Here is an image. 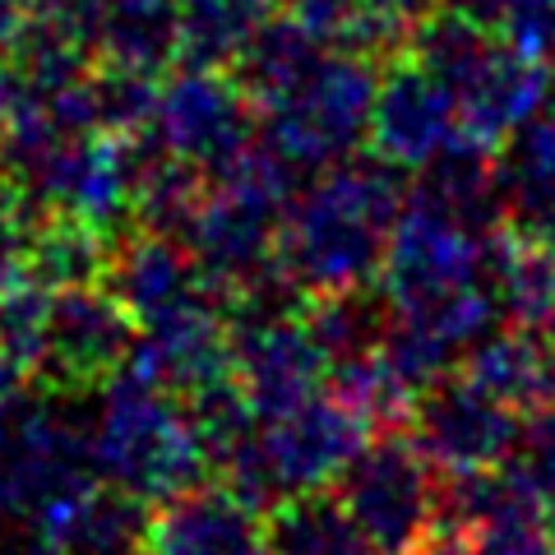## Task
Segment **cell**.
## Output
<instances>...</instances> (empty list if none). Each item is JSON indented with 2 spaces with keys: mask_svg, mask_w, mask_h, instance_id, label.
I'll list each match as a JSON object with an SVG mask.
<instances>
[{
  "mask_svg": "<svg viewBox=\"0 0 555 555\" xmlns=\"http://www.w3.org/2000/svg\"><path fill=\"white\" fill-rule=\"evenodd\" d=\"M403 171L385 153H352L338 167H324L315 185L292 195L273 259L306 292L366 283L385 269L389 232L412 195Z\"/></svg>",
  "mask_w": 555,
  "mask_h": 555,
  "instance_id": "6da1fadb",
  "label": "cell"
},
{
  "mask_svg": "<svg viewBox=\"0 0 555 555\" xmlns=\"http://www.w3.org/2000/svg\"><path fill=\"white\" fill-rule=\"evenodd\" d=\"M89 444L98 477L149 500V505H167V500L195 491L208 473L185 408L171 403L167 389L130 371H116L107 379L98 416L89 422Z\"/></svg>",
  "mask_w": 555,
  "mask_h": 555,
  "instance_id": "7a4b0ae2",
  "label": "cell"
},
{
  "mask_svg": "<svg viewBox=\"0 0 555 555\" xmlns=\"http://www.w3.org/2000/svg\"><path fill=\"white\" fill-rule=\"evenodd\" d=\"M379 75L361 51H328L324 65L292 98L264 107L259 139L297 171H324L352 158L361 139H371Z\"/></svg>",
  "mask_w": 555,
  "mask_h": 555,
  "instance_id": "3957f363",
  "label": "cell"
},
{
  "mask_svg": "<svg viewBox=\"0 0 555 555\" xmlns=\"http://www.w3.org/2000/svg\"><path fill=\"white\" fill-rule=\"evenodd\" d=\"M491 236L495 232L467 228L444 204L412 190L408 208L389 232L385 269H379L393 310L436 301L463 287H491V278H486L491 273Z\"/></svg>",
  "mask_w": 555,
  "mask_h": 555,
  "instance_id": "277c9868",
  "label": "cell"
},
{
  "mask_svg": "<svg viewBox=\"0 0 555 555\" xmlns=\"http://www.w3.org/2000/svg\"><path fill=\"white\" fill-rule=\"evenodd\" d=\"M430 467L436 463L422 454V444L389 430L385 440L361 449L338 477L347 509L375 555H412L416 542L436 528L440 481H430Z\"/></svg>",
  "mask_w": 555,
  "mask_h": 555,
  "instance_id": "5b68a950",
  "label": "cell"
},
{
  "mask_svg": "<svg viewBox=\"0 0 555 555\" xmlns=\"http://www.w3.org/2000/svg\"><path fill=\"white\" fill-rule=\"evenodd\" d=\"M149 130L177 158L195 163L204 177L259 134L255 102L246 98V89L236 79H222L218 69H195V65H185L177 79H167L158 89V107H153Z\"/></svg>",
  "mask_w": 555,
  "mask_h": 555,
  "instance_id": "8992f818",
  "label": "cell"
},
{
  "mask_svg": "<svg viewBox=\"0 0 555 555\" xmlns=\"http://www.w3.org/2000/svg\"><path fill=\"white\" fill-rule=\"evenodd\" d=\"M371 422L357 408H347L338 393H315L301 408L273 416L259 430V454L278 486V495L320 491V486L338 481L352 459L366 449Z\"/></svg>",
  "mask_w": 555,
  "mask_h": 555,
  "instance_id": "52a82bcc",
  "label": "cell"
},
{
  "mask_svg": "<svg viewBox=\"0 0 555 555\" xmlns=\"http://www.w3.org/2000/svg\"><path fill=\"white\" fill-rule=\"evenodd\" d=\"M518 426H524L518 408L486 393L467 375H444L440 385H430L416 398L412 412V440L422 444L430 463L449 467V473L500 467L518 440Z\"/></svg>",
  "mask_w": 555,
  "mask_h": 555,
  "instance_id": "ba28073f",
  "label": "cell"
},
{
  "mask_svg": "<svg viewBox=\"0 0 555 555\" xmlns=\"http://www.w3.org/2000/svg\"><path fill=\"white\" fill-rule=\"evenodd\" d=\"M134 343V320L112 292L98 283L61 287L51 292V315H47V352L42 375L56 385H89V379L116 375Z\"/></svg>",
  "mask_w": 555,
  "mask_h": 555,
  "instance_id": "9c48e42d",
  "label": "cell"
},
{
  "mask_svg": "<svg viewBox=\"0 0 555 555\" xmlns=\"http://www.w3.org/2000/svg\"><path fill=\"white\" fill-rule=\"evenodd\" d=\"M107 292L130 310L134 324L167 320L185 306L199 301H228V287H218L208 278L195 255L185 250V241H171L163 232H139L126 236L107 259Z\"/></svg>",
  "mask_w": 555,
  "mask_h": 555,
  "instance_id": "30bf717a",
  "label": "cell"
},
{
  "mask_svg": "<svg viewBox=\"0 0 555 555\" xmlns=\"http://www.w3.org/2000/svg\"><path fill=\"white\" fill-rule=\"evenodd\" d=\"M459 134V102L444 79H436L422 61L393 65L379 79L371 112V144L398 167L422 171L436 153Z\"/></svg>",
  "mask_w": 555,
  "mask_h": 555,
  "instance_id": "8fae6325",
  "label": "cell"
},
{
  "mask_svg": "<svg viewBox=\"0 0 555 555\" xmlns=\"http://www.w3.org/2000/svg\"><path fill=\"white\" fill-rule=\"evenodd\" d=\"M324 366L328 357L297 320L232 334V375L250 393L259 422H273V416L301 408L306 398L324 393Z\"/></svg>",
  "mask_w": 555,
  "mask_h": 555,
  "instance_id": "7c38bea8",
  "label": "cell"
},
{
  "mask_svg": "<svg viewBox=\"0 0 555 555\" xmlns=\"http://www.w3.org/2000/svg\"><path fill=\"white\" fill-rule=\"evenodd\" d=\"M551 98V69L532 61L528 51L514 42H495L477 56V65L454 83L459 102V130L481 139V144H500L514 126L537 116Z\"/></svg>",
  "mask_w": 555,
  "mask_h": 555,
  "instance_id": "4fadbf2b",
  "label": "cell"
},
{
  "mask_svg": "<svg viewBox=\"0 0 555 555\" xmlns=\"http://www.w3.org/2000/svg\"><path fill=\"white\" fill-rule=\"evenodd\" d=\"M149 500L120 486H83L33 518V532L61 555H149Z\"/></svg>",
  "mask_w": 555,
  "mask_h": 555,
  "instance_id": "5bb4252c",
  "label": "cell"
},
{
  "mask_svg": "<svg viewBox=\"0 0 555 555\" xmlns=\"http://www.w3.org/2000/svg\"><path fill=\"white\" fill-rule=\"evenodd\" d=\"M149 555H273L259 514L228 486H195L167 500L149 528Z\"/></svg>",
  "mask_w": 555,
  "mask_h": 555,
  "instance_id": "9a60e30c",
  "label": "cell"
},
{
  "mask_svg": "<svg viewBox=\"0 0 555 555\" xmlns=\"http://www.w3.org/2000/svg\"><path fill=\"white\" fill-rule=\"evenodd\" d=\"M495 190L505 222L524 236H546L555 228V112L542 107L500 139Z\"/></svg>",
  "mask_w": 555,
  "mask_h": 555,
  "instance_id": "2e32d148",
  "label": "cell"
},
{
  "mask_svg": "<svg viewBox=\"0 0 555 555\" xmlns=\"http://www.w3.org/2000/svg\"><path fill=\"white\" fill-rule=\"evenodd\" d=\"M324 33L301 24L297 14H269L232 61V79L246 89L255 107H273V102L297 93L324 65Z\"/></svg>",
  "mask_w": 555,
  "mask_h": 555,
  "instance_id": "e0dca14e",
  "label": "cell"
},
{
  "mask_svg": "<svg viewBox=\"0 0 555 555\" xmlns=\"http://www.w3.org/2000/svg\"><path fill=\"white\" fill-rule=\"evenodd\" d=\"M491 292L514 328L555 343V246L546 236H491Z\"/></svg>",
  "mask_w": 555,
  "mask_h": 555,
  "instance_id": "ac0fdd59",
  "label": "cell"
},
{
  "mask_svg": "<svg viewBox=\"0 0 555 555\" xmlns=\"http://www.w3.org/2000/svg\"><path fill=\"white\" fill-rule=\"evenodd\" d=\"M412 190L444 204L449 214H459L477 232H495V222H505L500 190H495V153L491 144H481V139L463 130L422 167V181Z\"/></svg>",
  "mask_w": 555,
  "mask_h": 555,
  "instance_id": "d6986e66",
  "label": "cell"
},
{
  "mask_svg": "<svg viewBox=\"0 0 555 555\" xmlns=\"http://www.w3.org/2000/svg\"><path fill=\"white\" fill-rule=\"evenodd\" d=\"M264 537L273 555H375L347 500L324 495V486L278 500L269 509Z\"/></svg>",
  "mask_w": 555,
  "mask_h": 555,
  "instance_id": "ffe728a7",
  "label": "cell"
},
{
  "mask_svg": "<svg viewBox=\"0 0 555 555\" xmlns=\"http://www.w3.org/2000/svg\"><path fill=\"white\" fill-rule=\"evenodd\" d=\"M389 324H393L389 292L385 287L371 292L366 283L338 287V292H315V301L306 306V334L315 338V347L328 357V366L379 352Z\"/></svg>",
  "mask_w": 555,
  "mask_h": 555,
  "instance_id": "44dd1931",
  "label": "cell"
},
{
  "mask_svg": "<svg viewBox=\"0 0 555 555\" xmlns=\"http://www.w3.org/2000/svg\"><path fill=\"white\" fill-rule=\"evenodd\" d=\"M93 47L116 65L158 75L181 61V0H112Z\"/></svg>",
  "mask_w": 555,
  "mask_h": 555,
  "instance_id": "7402d4cb",
  "label": "cell"
},
{
  "mask_svg": "<svg viewBox=\"0 0 555 555\" xmlns=\"http://www.w3.org/2000/svg\"><path fill=\"white\" fill-rule=\"evenodd\" d=\"M89 51H93V42L83 38V33L51 20V14H33V20L20 28V38L10 42L5 56H10L28 98H56L65 89H75V83L93 69Z\"/></svg>",
  "mask_w": 555,
  "mask_h": 555,
  "instance_id": "603a6c76",
  "label": "cell"
},
{
  "mask_svg": "<svg viewBox=\"0 0 555 555\" xmlns=\"http://www.w3.org/2000/svg\"><path fill=\"white\" fill-rule=\"evenodd\" d=\"M107 259V236L75 214H42V222L28 236V273L51 292L102 283Z\"/></svg>",
  "mask_w": 555,
  "mask_h": 555,
  "instance_id": "cb8c5ba5",
  "label": "cell"
},
{
  "mask_svg": "<svg viewBox=\"0 0 555 555\" xmlns=\"http://www.w3.org/2000/svg\"><path fill=\"white\" fill-rule=\"evenodd\" d=\"M269 14L273 0H181V61L195 69L232 65Z\"/></svg>",
  "mask_w": 555,
  "mask_h": 555,
  "instance_id": "d4e9b609",
  "label": "cell"
},
{
  "mask_svg": "<svg viewBox=\"0 0 555 555\" xmlns=\"http://www.w3.org/2000/svg\"><path fill=\"white\" fill-rule=\"evenodd\" d=\"M185 416H190V430H195L208 467H222L241 444L259 436V412L250 403V393L241 389L236 375H222V379L199 385L195 393H190Z\"/></svg>",
  "mask_w": 555,
  "mask_h": 555,
  "instance_id": "484cf974",
  "label": "cell"
},
{
  "mask_svg": "<svg viewBox=\"0 0 555 555\" xmlns=\"http://www.w3.org/2000/svg\"><path fill=\"white\" fill-rule=\"evenodd\" d=\"M83 93H89V112L98 134H139L153 126V107H158V83H153L149 69L134 65H98L83 79Z\"/></svg>",
  "mask_w": 555,
  "mask_h": 555,
  "instance_id": "4316f807",
  "label": "cell"
},
{
  "mask_svg": "<svg viewBox=\"0 0 555 555\" xmlns=\"http://www.w3.org/2000/svg\"><path fill=\"white\" fill-rule=\"evenodd\" d=\"M328 371H334V393L347 408H357L371 426L398 430L403 422H412L416 393L389 371V361L379 352L357 357V361H338V366H328Z\"/></svg>",
  "mask_w": 555,
  "mask_h": 555,
  "instance_id": "83f0119b",
  "label": "cell"
},
{
  "mask_svg": "<svg viewBox=\"0 0 555 555\" xmlns=\"http://www.w3.org/2000/svg\"><path fill=\"white\" fill-rule=\"evenodd\" d=\"M47 315H51V287H42L33 273L0 287V352L14 366L38 371L47 352Z\"/></svg>",
  "mask_w": 555,
  "mask_h": 555,
  "instance_id": "f1b7e54d",
  "label": "cell"
},
{
  "mask_svg": "<svg viewBox=\"0 0 555 555\" xmlns=\"http://www.w3.org/2000/svg\"><path fill=\"white\" fill-rule=\"evenodd\" d=\"M444 0H361V10L352 14V24L338 33V42L347 51H361V56H393L403 42L416 38L430 14H436Z\"/></svg>",
  "mask_w": 555,
  "mask_h": 555,
  "instance_id": "f546056e",
  "label": "cell"
},
{
  "mask_svg": "<svg viewBox=\"0 0 555 555\" xmlns=\"http://www.w3.org/2000/svg\"><path fill=\"white\" fill-rule=\"evenodd\" d=\"M500 467H505L528 495L542 500L546 509L555 505V403H542L524 416L518 440Z\"/></svg>",
  "mask_w": 555,
  "mask_h": 555,
  "instance_id": "4dcf8cb0",
  "label": "cell"
},
{
  "mask_svg": "<svg viewBox=\"0 0 555 555\" xmlns=\"http://www.w3.org/2000/svg\"><path fill=\"white\" fill-rule=\"evenodd\" d=\"M477 555H555V528L546 509H524L473 532Z\"/></svg>",
  "mask_w": 555,
  "mask_h": 555,
  "instance_id": "1f68e13d",
  "label": "cell"
},
{
  "mask_svg": "<svg viewBox=\"0 0 555 555\" xmlns=\"http://www.w3.org/2000/svg\"><path fill=\"white\" fill-rule=\"evenodd\" d=\"M42 218V208L33 204L14 181H0V287L28 273V236Z\"/></svg>",
  "mask_w": 555,
  "mask_h": 555,
  "instance_id": "d6a6232c",
  "label": "cell"
},
{
  "mask_svg": "<svg viewBox=\"0 0 555 555\" xmlns=\"http://www.w3.org/2000/svg\"><path fill=\"white\" fill-rule=\"evenodd\" d=\"M500 33L532 61H546L555 51V0H509V20Z\"/></svg>",
  "mask_w": 555,
  "mask_h": 555,
  "instance_id": "836d02e7",
  "label": "cell"
},
{
  "mask_svg": "<svg viewBox=\"0 0 555 555\" xmlns=\"http://www.w3.org/2000/svg\"><path fill=\"white\" fill-rule=\"evenodd\" d=\"M287 14H297L301 24H310L324 38H338V33L352 24V14L361 10V0H283Z\"/></svg>",
  "mask_w": 555,
  "mask_h": 555,
  "instance_id": "e575fe53",
  "label": "cell"
},
{
  "mask_svg": "<svg viewBox=\"0 0 555 555\" xmlns=\"http://www.w3.org/2000/svg\"><path fill=\"white\" fill-rule=\"evenodd\" d=\"M33 5H38V14H51V20H61L89 42H98V28L107 20L112 0H33Z\"/></svg>",
  "mask_w": 555,
  "mask_h": 555,
  "instance_id": "d590c367",
  "label": "cell"
},
{
  "mask_svg": "<svg viewBox=\"0 0 555 555\" xmlns=\"http://www.w3.org/2000/svg\"><path fill=\"white\" fill-rule=\"evenodd\" d=\"M444 10L463 14L467 24H477L486 33H500L509 20V0H444Z\"/></svg>",
  "mask_w": 555,
  "mask_h": 555,
  "instance_id": "8d00e7d4",
  "label": "cell"
},
{
  "mask_svg": "<svg viewBox=\"0 0 555 555\" xmlns=\"http://www.w3.org/2000/svg\"><path fill=\"white\" fill-rule=\"evenodd\" d=\"M412 555H477V551H473V532L440 524V528H430L422 542H416Z\"/></svg>",
  "mask_w": 555,
  "mask_h": 555,
  "instance_id": "74e56055",
  "label": "cell"
},
{
  "mask_svg": "<svg viewBox=\"0 0 555 555\" xmlns=\"http://www.w3.org/2000/svg\"><path fill=\"white\" fill-rule=\"evenodd\" d=\"M24 393H28V389H24V366H14V361L0 352V412H10Z\"/></svg>",
  "mask_w": 555,
  "mask_h": 555,
  "instance_id": "f35d334b",
  "label": "cell"
},
{
  "mask_svg": "<svg viewBox=\"0 0 555 555\" xmlns=\"http://www.w3.org/2000/svg\"><path fill=\"white\" fill-rule=\"evenodd\" d=\"M20 102H24V83H20V75H14L10 61H0V126H5Z\"/></svg>",
  "mask_w": 555,
  "mask_h": 555,
  "instance_id": "ab89813d",
  "label": "cell"
},
{
  "mask_svg": "<svg viewBox=\"0 0 555 555\" xmlns=\"http://www.w3.org/2000/svg\"><path fill=\"white\" fill-rule=\"evenodd\" d=\"M0 555H56V551H51L47 542H42V537H28V542H20V546H5V551H0Z\"/></svg>",
  "mask_w": 555,
  "mask_h": 555,
  "instance_id": "60d3db41",
  "label": "cell"
},
{
  "mask_svg": "<svg viewBox=\"0 0 555 555\" xmlns=\"http://www.w3.org/2000/svg\"><path fill=\"white\" fill-rule=\"evenodd\" d=\"M546 61H551L546 69H551V93H555V51H551V56H546Z\"/></svg>",
  "mask_w": 555,
  "mask_h": 555,
  "instance_id": "b9f144b4",
  "label": "cell"
}]
</instances>
